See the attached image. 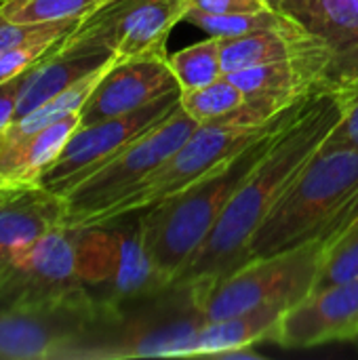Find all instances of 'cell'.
Wrapping results in <instances>:
<instances>
[{
	"label": "cell",
	"instance_id": "7",
	"mask_svg": "<svg viewBox=\"0 0 358 360\" xmlns=\"http://www.w3.org/2000/svg\"><path fill=\"white\" fill-rule=\"evenodd\" d=\"M293 108V105H291ZM289 110V108H287ZM285 110V112H287ZM285 112L274 116L268 122H243L236 118H222L215 122H205L194 129V133L177 148V152L165 160L148 179H143L133 192L112 205L95 224V228L114 224L129 215L152 209L184 190L198 184L203 177L219 169L245 146L266 133Z\"/></svg>",
	"mask_w": 358,
	"mask_h": 360
},
{
	"label": "cell",
	"instance_id": "8",
	"mask_svg": "<svg viewBox=\"0 0 358 360\" xmlns=\"http://www.w3.org/2000/svg\"><path fill=\"white\" fill-rule=\"evenodd\" d=\"M196 127L198 122L177 108L162 122L137 137L63 196V226L74 230L95 228L97 219L169 160Z\"/></svg>",
	"mask_w": 358,
	"mask_h": 360
},
{
	"label": "cell",
	"instance_id": "29",
	"mask_svg": "<svg viewBox=\"0 0 358 360\" xmlns=\"http://www.w3.org/2000/svg\"><path fill=\"white\" fill-rule=\"evenodd\" d=\"M17 190H4V188H0V202L4 200V198H8L11 194H15Z\"/></svg>",
	"mask_w": 358,
	"mask_h": 360
},
{
	"label": "cell",
	"instance_id": "22",
	"mask_svg": "<svg viewBox=\"0 0 358 360\" xmlns=\"http://www.w3.org/2000/svg\"><path fill=\"white\" fill-rule=\"evenodd\" d=\"M350 281H358V219L325 245L314 291H323Z\"/></svg>",
	"mask_w": 358,
	"mask_h": 360
},
{
	"label": "cell",
	"instance_id": "4",
	"mask_svg": "<svg viewBox=\"0 0 358 360\" xmlns=\"http://www.w3.org/2000/svg\"><path fill=\"white\" fill-rule=\"evenodd\" d=\"M76 234L65 226L46 232L0 283V304L19 312L78 314L95 327L106 323L108 312L78 276Z\"/></svg>",
	"mask_w": 358,
	"mask_h": 360
},
{
	"label": "cell",
	"instance_id": "5",
	"mask_svg": "<svg viewBox=\"0 0 358 360\" xmlns=\"http://www.w3.org/2000/svg\"><path fill=\"white\" fill-rule=\"evenodd\" d=\"M76 268L80 281L108 312V321L116 319L124 304L152 300L169 289L150 257L139 215L131 226L108 224L78 230Z\"/></svg>",
	"mask_w": 358,
	"mask_h": 360
},
{
	"label": "cell",
	"instance_id": "30",
	"mask_svg": "<svg viewBox=\"0 0 358 360\" xmlns=\"http://www.w3.org/2000/svg\"><path fill=\"white\" fill-rule=\"evenodd\" d=\"M283 2H285V0H268V4H270L272 8H281Z\"/></svg>",
	"mask_w": 358,
	"mask_h": 360
},
{
	"label": "cell",
	"instance_id": "3",
	"mask_svg": "<svg viewBox=\"0 0 358 360\" xmlns=\"http://www.w3.org/2000/svg\"><path fill=\"white\" fill-rule=\"evenodd\" d=\"M358 192V148H321L257 228L247 262L323 240Z\"/></svg>",
	"mask_w": 358,
	"mask_h": 360
},
{
	"label": "cell",
	"instance_id": "6",
	"mask_svg": "<svg viewBox=\"0 0 358 360\" xmlns=\"http://www.w3.org/2000/svg\"><path fill=\"white\" fill-rule=\"evenodd\" d=\"M203 312L188 287H169L154 297V306L101 323L106 335L84 338L76 359H194Z\"/></svg>",
	"mask_w": 358,
	"mask_h": 360
},
{
	"label": "cell",
	"instance_id": "24",
	"mask_svg": "<svg viewBox=\"0 0 358 360\" xmlns=\"http://www.w3.org/2000/svg\"><path fill=\"white\" fill-rule=\"evenodd\" d=\"M338 97L342 101V118L327 137L323 148H358V93Z\"/></svg>",
	"mask_w": 358,
	"mask_h": 360
},
{
	"label": "cell",
	"instance_id": "20",
	"mask_svg": "<svg viewBox=\"0 0 358 360\" xmlns=\"http://www.w3.org/2000/svg\"><path fill=\"white\" fill-rule=\"evenodd\" d=\"M116 0H0V19L13 23H46L87 19Z\"/></svg>",
	"mask_w": 358,
	"mask_h": 360
},
{
	"label": "cell",
	"instance_id": "27",
	"mask_svg": "<svg viewBox=\"0 0 358 360\" xmlns=\"http://www.w3.org/2000/svg\"><path fill=\"white\" fill-rule=\"evenodd\" d=\"M25 74H19L6 82L0 84V131L4 127H8L15 118V110H17V99H19V91H21V84L25 80Z\"/></svg>",
	"mask_w": 358,
	"mask_h": 360
},
{
	"label": "cell",
	"instance_id": "26",
	"mask_svg": "<svg viewBox=\"0 0 358 360\" xmlns=\"http://www.w3.org/2000/svg\"><path fill=\"white\" fill-rule=\"evenodd\" d=\"M268 6V0H188V11H200L211 15L264 11Z\"/></svg>",
	"mask_w": 358,
	"mask_h": 360
},
{
	"label": "cell",
	"instance_id": "15",
	"mask_svg": "<svg viewBox=\"0 0 358 360\" xmlns=\"http://www.w3.org/2000/svg\"><path fill=\"white\" fill-rule=\"evenodd\" d=\"M63 198L42 186L23 188L0 202V283L51 230L63 226Z\"/></svg>",
	"mask_w": 358,
	"mask_h": 360
},
{
	"label": "cell",
	"instance_id": "10",
	"mask_svg": "<svg viewBox=\"0 0 358 360\" xmlns=\"http://www.w3.org/2000/svg\"><path fill=\"white\" fill-rule=\"evenodd\" d=\"M179 89L171 91L160 99L122 116H114L95 124H80L57 160L44 169L38 186L63 198L72 188L110 162L129 143L171 116L179 108Z\"/></svg>",
	"mask_w": 358,
	"mask_h": 360
},
{
	"label": "cell",
	"instance_id": "14",
	"mask_svg": "<svg viewBox=\"0 0 358 360\" xmlns=\"http://www.w3.org/2000/svg\"><path fill=\"white\" fill-rule=\"evenodd\" d=\"M116 61L169 57V36L184 21L188 0H116L108 6Z\"/></svg>",
	"mask_w": 358,
	"mask_h": 360
},
{
	"label": "cell",
	"instance_id": "23",
	"mask_svg": "<svg viewBox=\"0 0 358 360\" xmlns=\"http://www.w3.org/2000/svg\"><path fill=\"white\" fill-rule=\"evenodd\" d=\"M89 19V17H87ZM84 19H74L53 32L40 34L23 44H17L4 53H0V84L32 70L36 63H40L46 55H51Z\"/></svg>",
	"mask_w": 358,
	"mask_h": 360
},
{
	"label": "cell",
	"instance_id": "9",
	"mask_svg": "<svg viewBox=\"0 0 358 360\" xmlns=\"http://www.w3.org/2000/svg\"><path fill=\"white\" fill-rule=\"evenodd\" d=\"M325 243L312 240L285 253L243 264L211 289L192 295L205 321H222L266 304L295 306L314 291Z\"/></svg>",
	"mask_w": 358,
	"mask_h": 360
},
{
	"label": "cell",
	"instance_id": "21",
	"mask_svg": "<svg viewBox=\"0 0 358 360\" xmlns=\"http://www.w3.org/2000/svg\"><path fill=\"white\" fill-rule=\"evenodd\" d=\"M245 103V93L228 78H219L207 86L181 91L179 93V108L198 124L222 120Z\"/></svg>",
	"mask_w": 358,
	"mask_h": 360
},
{
	"label": "cell",
	"instance_id": "11",
	"mask_svg": "<svg viewBox=\"0 0 358 360\" xmlns=\"http://www.w3.org/2000/svg\"><path fill=\"white\" fill-rule=\"evenodd\" d=\"M358 340V281L310 293L281 316L270 342L306 350Z\"/></svg>",
	"mask_w": 358,
	"mask_h": 360
},
{
	"label": "cell",
	"instance_id": "25",
	"mask_svg": "<svg viewBox=\"0 0 358 360\" xmlns=\"http://www.w3.org/2000/svg\"><path fill=\"white\" fill-rule=\"evenodd\" d=\"M74 19H63V21H46V23H13V21H4L0 19V53L23 44L40 34L53 32L65 23H70Z\"/></svg>",
	"mask_w": 358,
	"mask_h": 360
},
{
	"label": "cell",
	"instance_id": "2",
	"mask_svg": "<svg viewBox=\"0 0 358 360\" xmlns=\"http://www.w3.org/2000/svg\"><path fill=\"white\" fill-rule=\"evenodd\" d=\"M310 97L289 108L266 133L198 184L152 209L137 213L150 257L169 287H173L194 253L207 240L234 192L264 158L281 131L304 110Z\"/></svg>",
	"mask_w": 358,
	"mask_h": 360
},
{
	"label": "cell",
	"instance_id": "13",
	"mask_svg": "<svg viewBox=\"0 0 358 360\" xmlns=\"http://www.w3.org/2000/svg\"><path fill=\"white\" fill-rule=\"evenodd\" d=\"M177 89V80L167 59L148 57L116 61L82 105V124H95L135 112Z\"/></svg>",
	"mask_w": 358,
	"mask_h": 360
},
{
	"label": "cell",
	"instance_id": "16",
	"mask_svg": "<svg viewBox=\"0 0 358 360\" xmlns=\"http://www.w3.org/2000/svg\"><path fill=\"white\" fill-rule=\"evenodd\" d=\"M285 310H289L285 304H266L230 319L207 321L198 331L194 359H219L226 352L253 348L255 344L270 340Z\"/></svg>",
	"mask_w": 358,
	"mask_h": 360
},
{
	"label": "cell",
	"instance_id": "19",
	"mask_svg": "<svg viewBox=\"0 0 358 360\" xmlns=\"http://www.w3.org/2000/svg\"><path fill=\"white\" fill-rule=\"evenodd\" d=\"M281 11L295 17L319 40L358 27V0H285Z\"/></svg>",
	"mask_w": 358,
	"mask_h": 360
},
{
	"label": "cell",
	"instance_id": "17",
	"mask_svg": "<svg viewBox=\"0 0 358 360\" xmlns=\"http://www.w3.org/2000/svg\"><path fill=\"white\" fill-rule=\"evenodd\" d=\"M184 21L192 23L194 27L203 30L207 36L228 38V36H243L262 30H298L302 23L281 8H264V11H249V13H230V15H211L200 11H188Z\"/></svg>",
	"mask_w": 358,
	"mask_h": 360
},
{
	"label": "cell",
	"instance_id": "12",
	"mask_svg": "<svg viewBox=\"0 0 358 360\" xmlns=\"http://www.w3.org/2000/svg\"><path fill=\"white\" fill-rule=\"evenodd\" d=\"M95 327L78 314L0 312V360L76 359Z\"/></svg>",
	"mask_w": 358,
	"mask_h": 360
},
{
	"label": "cell",
	"instance_id": "28",
	"mask_svg": "<svg viewBox=\"0 0 358 360\" xmlns=\"http://www.w3.org/2000/svg\"><path fill=\"white\" fill-rule=\"evenodd\" d=\"M357 219H358V192L354 194V198L350 200V205L344 209V224H346V228H348V226H352Z\"/></svg>",
	"mask_w": 358,
	"mask_h": 360
},
{
	"label": "cell",
	"instance_id": "18",
	"mask_svg": "<svg viewBox=\"0 0 358 360\" xmlns=\"http://www.w3.org/2000/svg\"><path fill=\"white\" fill-rule=\"evenodd\" d=\"M167 63L179 91L200 89L226 76L222 63V40L217 36H207V40L169 53Z\"/></svg>",
	"mask_w": 358,
	"mask_h": 360
},
{
	"label": "cell",
	"instance_id": "1",
	"mask_svg": "<svg viewBox=\"0 0 358 360\" xmlns=\"http://www.w3.org/2000/svg\"><path fill=\"white\" fill-rule=\"evenodd\" d=\"M340 118L342 101L338 95L317 93L308 99L234 192L219 221L173 287H188L192 295H198L247 264L257 228L319 154Z\"/></svg>",
	"mask_w": 358,
	"mask_h": 360
}]
</instances>
